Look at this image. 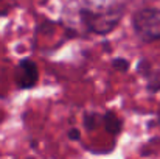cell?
<instances>
[{
	"label": "cell",
	"mask_w": 160,
	"mask_h": 159,
	"mask_svg": "<svg viewBox=\"0 0 160 159\" xmlns=\"http://www.w3.org/2000/svg\"><path fill=\"white\" fill-rule=\"evenodd\" d=\"M123 17L121 6H109L103 9H82L81 19L84 27L95 34H107L120 24Z\"/></svg>",
	"instance_id": "6da1fadb"
},
{
	"label": "cell",
	"mask_w": 160,
	"mask_h": 159,
	"mask_svg": "<svg viewBox=\"0 0 160 159\" xmlns=\"http://www.w3.org/2000/svg\"><path fill=\"white\" fill-rule=\"evenodd\" d=\"M132 27L138 38L146 42H154L160 39V9L143 8L137 11L132 17Z\"/></svg>",
	"instance_id": "7a4b0ae2"
},
{
	"label": "cell",
	"mask_w": 160,
	"mask_h": 159,
	"mask_svg": "<svg viewBox=\"0 0 160 159\" xmlns=\"http://www.w3.org/2000/svg\"><path fill=\"white\" fill-rule=\"evenodd\" d=\"M14 80H16V86L19 89H33L39 81L38 64L30 58L20 59L16 67V72H14Z\"/></svg>",
	"instance_id": "3957f363"
},
{
	"label": "cell",
	"mask_w": 160,
	"mask_h": 159,
	"mask_svg": "<svg viewBox=\"0 0 160 159\" xmlns=\"http://www.w3.org/2000/svg\"><path fill=\"white\" fill-rule=\"evenodd\" d=\"M101 119H103V125H104V128H106V131L109 133V134L117 136V134L121 131L123 123H121V120L117 117V114H115V112L109 111V112H106Z\"/></svg>",
	"instance_id": "277c9868"
},
{
	"label": "cell",
	"mask_w": 160,
	"mask_h": 159,
	"mask_svg": "<svg viewBox=\"0 0 160 159\" xmlns=\"http://www.w3.org/2000/svg\"><path fill=\"white\" fill-rule=\"evenodd\" d=\"M98 114L97 112H86L84 114V126L89 130V131H92V130H95L97 126H98Z\"/></svg>",
	"instance_id": "5b68a950"
},
{
	"label": "cell",
	"mask_w": 160,
	"mask_h": 159,
	"mask_svg": "<svg viewBox=\"0 0 160 159\" xmlns=\"http://www.w3.org/2000/svg\"><path fill=\"white\" fill-rule=\"evenodd\" d=\"M112 67H113L115 70H118V72H126V70L129 69V62H128L124 58H115V59L112 61Z\"/></svg>",
	"instance_id": "8992f818"
},
{
	"label": "cell",
	"mask_w": 160,
	"mask_h": 159,
	"mask_svg": "<svg viewBox=\"0 0 160 159\" xmlns=\"http://www.w3.org/2000/svg\"><path fill=\"white\" fill-rule=\"evenodd\" d=\"M68 139H70V140H79V139H81L79 130H70V131H68Z\"/></svg>",
	"instance_id": "52a82bcc"
}]
</instances>
